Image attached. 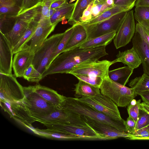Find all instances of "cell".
Segmentation results:
<instances>
[{"instance_id":"6da1fadb","label":"cell","mask_w":149,"mask_h":149,"mask_svg":"<svg viewBox=\"0 0 149 149\" xmlns=\"http://www.w3.org/2000/svg\"><path fill=\"white\" fill-rule=\"evenodd\" d=\"M106 46L82 48L79 47L63 52L58 55L42 75V79L47 76L56 73L69 74L77 65L96 61L108 55Z\"/></svg>"},{"instance_id":"7a4b0ae2","label":"cell","mask_w":149,"mask_h":149,"mask_svg":"<svg viewBox=\"0 0 149 149\" xmlns=\"http://www.w3.org/2000/svg\"><path fill=\"white\" fill-rule=\"evenodd\" d=\"M58 108L107 124L121 131L128 133L125 124V120L123 119L120 120L113 119L98 111L90 104L79 100L75 97L65 96L64 101Z\"/></svg>"},{"instance_id":"3957f363","label":"cell","mask_w":149,"mask_h":149,"mask_svg":"<svg viewBox=\"0 0 149 149\" xmlns=\"http://www.w3.org/2000/svg\"><path fill=\"white\" fill-rule=\"evenodd\" d=\"M100 89L102 94L109 98L120 107L127 106L137 95L133 89L113 81L108 75L104 78Z\"/></svg>"},{"instance_id":"277c9868","label":"cell","mask_w":149,"mask_h":149,"mask_svg":"<svg viewBox=\"0 0 149 149\" xmlns=\"http://www.w3.org/2000/svg\"><path fill=\"white\" fill-rule=\"evenodd\" d=\"M23 89L24 98L22 101L35 120L48 116L58 108L36 93L33 86L23 87Z\"/></svg>"},{"instance_id":"5b68a950","label":"cell","mask_w":149,"mask_h":149,"mask_svg":"<svg viewBox=\"0 0 149 149\" xmlns=\"http://www.w3.org/2000/svg\"><path fill=\"white\" fill-rule=\"evenodd\" d=\"M64 34V32L55 34L47 38L34 54L32 65L42 76L50 65L53 54Z\"/></svg>"},{"instance_id":"8992f818","label":"cell","mask_w":149,"mask_h":149,"mask_svg":"<svg viewBox=\"0 0 149 149\" xmlns=\"http://www.w3.org/2000/svg\"><path fill=\"white\" fill-rule=\"evenodd\" d=\"M41 8V4L39 3L17 16L12 30L4 35L13 48L20 40L30 22L36 18L40 17Z\"/></svg>"},{"instance_id":"52a82bcc","label":"cell","mask_w":149,"mask_h":149,"mask_svg":"<svg viewBox=\"0 0 149 149\" xmlns=\"http://www.w3.org/2000/svg\"><path fill=\"white\" fill-rule=\"evenodd\" d=\"M128 11L117 14L99 22L91 24H81L87 34V40L113 32H117Z\"/></svg>"},{"instance_id":"ba28073f","label":"cell","mask_w":149,"mask_h":149,"mask_svg":"<svg viewBox=\"0 0 149 149\" xmlns=\"http://www.w3.org/2000/svg\"><path fill=\"white\" fill-rule=\"evenodd\" d=\"M24 98L23 87L15 76L0 73V101H21Z\"/></svg>"},{"instance_id":"9c48e42d","label":"cell","mask_w":149,"mask_h":149,"mask_svg":"<svg viewBox=\"0 0 149 149\" xmlns=\"http://www.w3.org/2000/svg\"><path fill=\"white\" fill-rule=\"evenodd\" d=\"M76 98L90 104L98 111L113 119H122L117 105L109 98L101 93L95 97Z\"/></svg>"},{"instance_id":"30bf717a","label":"cell","mask_w":149,"mask_h":149,"mask_svg":"<svg viewBox=\"0 0 149 149\" xmlns=\"http://www.w3.org/2000/svg\"><path fill=\"white\" fill-rule=\"evenodd\" d=\"M84 122L93 129L102 140H112L123 137L129 139L133 135L121 131L114 127L83 115H80Z\"/></svg>"},{"instance_id":"8fae6325","label":"cell","mask_w":149,"mask_h":149,"mask_svg":"<svg viewBox=\"0 0 149 149\" xmlns=\"http://www.w3.org/2000/svg\"><path fill=\"white\" fill-rule=\"evenodd\" d=\"M57 24H52L50 18L40 17L32 36L26 45L32 53L34 54L39 49Z\"/></svg>"},{"instance_id":"7c38bea8","label":"cell","mask_w":149,"mask_h":149,"mask_svg":"<svg viewBox=\"0 0 149 149\" xmlns=\"http://www.w3.org/2000/svg\"><path fill=\"white\" fill-rule=\"evenodd\" d=\"M134 19L133 11H128L113 39L116 49L125 46L133 38L135 31Z\"/></svg>"},{"instance_id":"4fadbf2b","label":"cell","mask_w":149,"mask_h":149,"mask_svg":"<svg viewBox=\"0 0 149 149\" xmlns=\"http://www.w3.org/2000/svg\"><path fill=\"white\" fill-rule=\"evenodd\" d=\"M36 121L43 124L61 123L87 125L80 115L70 111L59 108L45 117L36 119Z\"/></svg>"},{"instance_id":"5bb4252c","label":"cell","mask_w":149,"mask_h":149,"mask_svg":"<svg viewBox=\"0 0 149 149\" xmlns=\"http://www.w3.org/2000/svg\"><path fill=\"white\" fill-rule=\"evenodd\" d=\"M1 107L11 118L27 127H30L36 120L30 115L22 101H0Z\"/></svg>"},{"instance_id":"9a60e30c","label":"cell","mask_w":149,"mask_h":149,"mask_svg":"<svg viewBox=\"0 0 149 149\" xmlns=\"http://www.w3.org/2000/svg\"><path fill=\"white\" fill-rule=\"evenodd\" d=\"M47 129L75 135L83 139L101 140V137L88 125L70 124H45Z\"/></svg>"},{"instance_id":"2e32d148","label":"cell","mask_w":149,"mask_h":149,"mask_svg":"<svg viewBox=\"0 0 149 149\" xmlns=\"http://www.w3.org/2000/svg\"><path fill=\"white\" fill-rule=\"evenodd\" d=\"M113 62L107 60H98L77 65L69 73L72 75L78 74L104 78L108 75L110 66Z\"/></svg>"},{"instance_id":"e0dca14e","label":"cell","mask_w":149,"mask_h":149,"mask_svg":"<svg viewBox=\"0 0 149 149\" xmlns=\"http://www.w3.org/2000/svg\"><path fill=\"white\" fill-rule=\"evenodd\" d=\"M13 47L4 34L0 33V73L11 75Z\"/></svg>"},{"instance_id":"ac0fdd59","label":"cell","mask_w":149,"mask_h":149,"mask_svg":"<svg viewBox=\"0 0 149 149\" xmlns=\"http://www.w3.org/2000/svg\"><path fill=\"white\" fill-rule=\"evenodd\" d=\"M34 55L26 45L15 54L12 67L16 77H23L25 70L32 64Z\"/></svg>"},{"instance_id":"d6986e66","label":"cell","mask_w":149,"mask_h":149,"mask_svg":"<svg viewBox=\"0 0 149 149\" xmlns=\"http://www.w3.org/2000/svg\"><path fill=\"white\" fill-rule=\"evenodd\" d=\"M132 43L140 58L144 73L149 76V45L136 31Z\"/></svg>"},{"instance_id":"ffe728a7","label":"cell","mask_w":149,"mask_h":149,"mask_svg":"<svg viewBox=\"0 0 149 149\" xmlns=\"http://www.w3.org/2000/svg\"><path fill=\"white\" fill-rule=\"evenodd\" d=\"M116 56V58L112 61L113 64L121 62L134 70L138 67L141 64L140 58L133 47L124 51H119Z\"/></svg>"},{"instance_id":"44dd1931","label":"cell","mask_w":149,"mask_h":149,"mask_svg":"<svg viewBox=\"0 0 149 149\" xmlns=\"http://www.w3.org/2000/svg\"><path fill=\"white\" fill-rule=\"evenodd\" d=\"M33 88L36 93L56 107H58L65 100V96L47 87L37 85Z\"/></svg>"},{"instance_id":"7402d4cb","label":"cell","mask_w":149,"mask_h":149,"mask_svg":"<svg viewBox=\"0 0 149 149\" xmlns=\"http://www.w3.org/2000/svg\"><path fill=\"white\" fill-rule=\"evenodd\" d=\"M74 25L72 33L62 52L80 47L87 40V33L84 26L79 23Z\"/></svg>"},{"instance_id":"603a6c76","label":"cell","mask_w":149,"mask_h":149,"mask_svg":"<svg viewBox=\"0 0 149 149\" xmlns=\"http://www.w3.org/2000/svg\"><path fill=\"white\" fill-rule=\"evenodd\" d=\"M78 80V83L75 85L74 89L76 98L95 97L101 94L99 88L81 80Z\"/></svg>"},{"instance_id":"cb8c5ba5","label":"cell","mask_w":149,"mask_h":149,"mask_svg":"<svg viewBox=\"0 0 149 149\" xmlns=\"http://www.w3.org/2000/svg\"><path fill=\"white\" fill-rule=\"evenodd\" d=\"M133 71V69L128 66H124L109 70L108 75L113 81L125 86L128 82Z\"/></svg>"},{"instance_id":"d4e9b609","label":"cell","mask_w":149,"mask_h":149,"mask_svg":"<svg viewBox=\"0 0 149 149\" xmlns=\"http://www.w3.org/2000/svg\"><path fill=\"white\" fill-rule=\"evenodd\" d=\"M133 8L132 7L115 5L88 22L81 24H91L97 23L107 19L117 14L130 11Z\"/></svg>"},{"instance_id":"484cf974","label":"cell","mask_w":149,"mask_h":149,"mask_svg":"<svg viewBox=\"0 0 149 149\" xmlns=\"http://www.w3.org/2000/svg\"><path fill=\"white\" fill-rule=\"evenodd\" d=\"M116 31H113L106 34L86 40L79 47L86 48L106 46L109 44L113 39Z\"/></svg>"},{"instance_id":"4316f807","label":"cell","mask_w":149,"mask_h":149,"mask_svg":"<svg viewBox=\"0 0 149 149\" xmlns=\"http://www.w3.org/2000/svg\"><path fill=\"white\" fill-rule=\"evenodd\" d=\"M74 6L75 3H72L67 2L60 7L56 9L55 12L50 18L51 23L53 24H58L64 17L68 20L69 19Z\"/></svg>"},{"instance_id":"83f0119b","label":"cell","mask_w":149,"mask_h":149,"mask_svg":"<svg viewBox=\"0 0 149 149\" xmlns=\"http://www.w3.org/2000/svg\"><path fill=\"white\" fill-rule=\"evenodd\" d=\"M40 18H36L30 22L20 40L13 48V54L22 49L29 40L33 35Z\"/></svg>"},{"instance_id":"f1b7e54d","label":"cell","mask_w":149,"mask_h":149,"mask_svg":"<svg viewBox=\"0 0 149 149\" xmlns=\"http://www.w3.org/2000/svg\"><path fill=\"white\" fill-rule=\"evenodd\" d=\"M93 0H77L70 18L68 20L69 24L73 25L79 22L84 10Z\"/></svg>"},{"instance_id":"f546056e","label":"cell","mask_w":149,"mask_h":149,"mask_svg":"<svg viewBox=\"0 0 149 149\" xmlns=\"http://www.w3.org/2000/svg\"><path fill=\"white\" fill-rule=\"evenodd\" d=\"M129 86L137 94L149 90V76L144 73L143 74L131 80Z\"/></svg>"},{"instance_id":"4dcf8cb0","label":"cell","mask_w":149,"mask_h":149,"mask_svg":"<svg viewBox=\"0 0 149 149\" xmlns=\"http://www.w3.org/2000/svg\"><path fill=\"white\" fill-rule=\"evenodd\" d=\"M134 16L137 23L149 29V6L136 7Z\"/></svg>"},{"instance_id":"1f68e13d","label":"cell","mask_w":149,"mask_h":149,"mask_svg":"<svg viewBox=\"0 0 149 149\" xmlns=\"http://www.w3.org/2000/svg\"><path fill=\"white\" fill-rule=\"evenodd\" d=\"M39 134L42 136H47V137L51 136L59 139L68 140L83 139L81 137L64 132L52 130L48 129L45 130L36 129Z\"/></svg>"},{"instance_id":"d6a6232c","label":"cell","mask_w":149,"mask_h":149,"mask_svg":"<svg viewBox=\"0 0 149 149\" xmlns=\"http://www.w3.org/2000/svg\"><path fill=\"white\" fill-rule=\"evenodd\" d=\"M17 15H0V32L4 35L12 29L16 20Z\"/></svg>"},{"instance_id":"836d02e7","label":"cell","mask_w":149,"mask_h":149,"mask_svg":"<svg viewBox=\"0 0 149 149\" xmlns=\"http://www.w3.org/2000/svg\"><path fill=\"white\" fill-rule=\"evenodd\" d=\"M20 9V7L13 0L0 2V15L4 14L17 16Z\"/></svg>"},{"instance_id":"e575fe53","label":"cell","mask_w":149,"mask_h":149,"mask_svg":"<svg viewBox=\"0 0 149 149\" xmlns=\"http://www.w3.org/2000/svg\"><path fill=\"white\" fill-rule=\"evenodd\" d=\"M74 26V25H72V26L68 28L64 32L63 38L53 54L51 60V63L58 55L63 52L72 33Z\"/></svg>"},{"instance_id":"d590c367","label":"cell","mask_w":149,"mask_h":149,"mask_svg":"<svg viewBox=\"0 0 149 149\" xmlns=\"http://www.w3.org/2000/svg\"><path fill=\"white\" fill-rule=\"evenodd\" d=\"M23 77L29 81L32 82H38L42 79V76L36 70L32 64L25 70Z\"/></svg>"},{"instance_id":"8d00e7d4","label":"cell","mask_w":149,"mask_h":149,"mask_svg":"<svg viewBox=\"0 0 149 149\" xmlns=\"http://www.w3.org/2000/svg\"><path fill=\"white\" fill-rule=\"evenodd\" d=\"M73 75L80 80L100 88L103 81V78L88 75L74 74Z\"/></svg>"},{"instance_id":"74e56055","label":"cell","mask_w":149,"mask_h":149,"mask_svg":"<svg viewBox=\"0 0 149 149\" xmlns=\"http://www.w3.org/2000/svg\"><path fill=\"white\" fill-rule=\"evenodd\" d=\"M149 125V114L139 109L138 118L136 123V131Z\"/></svg>"},{"instance_id":"f35d334b","label":"cell","mask_w":149,"mask_h":149,"mask_svg":"<svg viewBox=\"0 0 149 149\" xmlns=\"http://www.w3.org/2000/svg\"><path fill=\"white\" fill-rule=\"evenodd\" d=\"M131 140H149V125L136 131L132 134Z\"/></svg>"},{"instance_id":"ab89813d","label":"cell","mask_w":149,"mask_h":149,"mask_svg":"<svg viewBox=\"0 0 149 149\" xmlns=\"http://www.w3.org/2000/svg\"><path fill=\"white\" fill-rule=\"evenodd\" d=\"M141 100L137 101L135 104H129L127 106V111L129 116L132 118L136 123L138 119Z\"/></svg>"},{"instance_id":"60d3db41","label":"cell","mask_w":149,"mask_h":149,"mask_svg":"<svg viewBox=\"0 0 149 149\" xmlns=\"http://www.w3.org/2000/svg\"><path fill=\"white\" fill-rule=\"evenodd\" d=\"M41 2V0H23L20 10L17 16L32 8Z\"/></svg>"},{"instance_id":"b9f144b4","label":"cell","mask_w":149,"mask_h":149,"mask_svg":"<svg viewBox=\"0 0 149 149\" xmlns=\"http://www.w3.org/2000/svg\"><path fill=\"white\" fill-rule=\"evenodd\" d=\"M93 4V1L84 10L80 18L79 22L77 23L81 24L86 23L92 19L91 10Z\"/></svg>"},{"instance_id":"7bdbcfd3","label":"cell","mask_w":149,"mask_h":149,"mask_svg":"<svg viewBox=\"0 0 149 149\" xmlns=\"http://www.w3.org/2000/svg\"><path fill=\"white\" fill-rule=\"evenodd\" d=\"M135 31L149 45V29L137 23Z\"/></svg>"},{"instance_id":"ee69618b","label":"cell","mask_w":149,"mask_h":149,"mask_svg":"<svg viewBox=\"0 0 149 149\" xmlns=\"http://www.w3.org/2000/svg\"><path fill=\"white\" fill-rule=\"evenodd\" d=\"M125 124L128 133L133 134L136 130V123L134 120L129 116L126 120L125 121Z\"/></svg>"},{"instance_id":"f6af8a7d","label":"cell","mask_w":149,"mask_h":149,"mask_svg":"<svg viewBox=\"0 0 149 149\" xmlns=\"http://www.w3.org/2000/svg\"><path fill=\"white\" fill-rule=\"evenodd\" d=\"M115 5L134 7L136 1L134 0H114Z\"/></svg>"},{"instance_id":"bcb514c9","label":"cell","mask_w":149,"mask_h":149,"mask_svg":"<svg viewBox=\"0 0 149 149\" xmlns=\"http://www.w3.org/2000/svg\"><path fill=\"white\" fill-rule=\"evenodd\" d=\"M67 0H52L50 3L49 8L56 9L58 8L66 3Z\"/></svg>"},{"instance_id":"7dc6e473","label":"cell","mask_w":149,"mask_h":149,"mask_svg":"<svg viewBox=\"0 0 149 149\" xmlns=\"http://www.w3.org/2000/svg\"><path fill=\"white\" fill-rule=\"evenodd\" d=\"M103 4L97 5L93 4L91 10L92 19L96 17L99 14L101 8Z\"/></svg>"},{"instance_id":"c3c4849f","label":"cell","mask_w":149,"mask_h":149,"mask_svg":"<svg viewBox=\"0 0 149 149\" xmlns=\"http://www.w3.org/2000/svg\"><path fill=\"white\" fill-rule=\"evenodd\" d=\"M143 102L141 103L139 109L143 110L149 114V102L144 98L141 97Z\"/></svg>"},{"instance_id":"681fc988","label":"cell","mask_w":149,"mask_h":149,"mask_svg":"<svg viewBox=\"0 0 149 149\" xmlns=\"http://www.w3.org/2000/svg\"><path fill=\"white\" fill-rule=\"evenodd\" d=\"M135 7L142 6H149V0H137Z\"/></svg>"},{"instance_id":"f907efd6","label":"cell","mask_w":149,"mask_h":149,"mask_svg":"<svg viewBox=\"0 0 149 149\" xmlns=\"http://www.w3.org/2000/svg\"><path fill=\"white\" fill-rule=\"evenodd\" d=\"M137 95H140L141 97L144 98L149 102V90L141 92Z\"/></svg>"},{"instance_id":"816d5d0a","label":"cell","mask_w":149,"mask_h":149,"mask_svg":"<svg viewBox=\"0 0 149 149\" xmlns=\"http://www.w3.org/2000/svg\"><path fill=\"white\" fill-rule=\"evenodd\" d=\"M112 7H111L108 5L105 1V2L103 4L101 8L99 14Z\"/></svg>"},{"instance_id":"f5cc1de1","label":"cell","mask_w":149,"mask_h":149,"mask_svg":"<svg viewBox=\"0 0 149 149\" xmlns=\"http://www.w3.org/2000/svg\"><path fill=\"white\" fill-rule=\"evenodd\" d=\"M105 2L108 5L111 7H113L115 5L114 0H106Z\"/></svg>"},{"instance_id":"db71d44e","label":"cell","mask_w":149,"mask_h":149,"mask_svg":"<svg viewBox=\"0 0 149 149\" xmlns=\"http://www.w3.org/2000/svg\"><path fill=\"white\" fill-rule=\"evenodd\" d=\"M106 0H93V4L97 5L100 4H103L105 1Z\"/></svg>"},{"instance_id":"11a10c76","label":"cell","mask_w":149,"mask_h":149,"mask_svg":"<svg viewBox=\"0 0 149 149\" xmlns=\"http://www.w3.org/2000/svg\"><path fill=\"white\" fill-rule=\"evenodd\" d=\"M18 6L21 8L23 0H13Z\"/></svg>"},{"instance_id":"9f6ffc18","label":"cell","mask_w":149,"mask_h":149,"mask_svg":"<svg viewBox=\"0 0 149 149\" xmlns=\"http://www.w3.org/2000/svg\"><path fill=\"white\" fill-rule=\"evenodd\" d=\"M62 24H66L68 23V21L65 17H64L62 19Z\"/></svg>"},{"instance_id":"6f0895ef","label":"cell","mask_w":149,"mask_h":149,"mask_svg":"<svg viewBox=\"0 0 149 149\" xmlns=\"http://www.w3.org/2000/svg\"><path fill=\"white\" fill-rule=\"evenodd\" d=\"M8 0H0V2H2L7 1Z\"/></svg>"},{"instance_id":"680465c9","label":"cell","mask_w":149,"mask_h":149,"mask_svg":"<svg viewBox=\"0 0 149 149\" xmlns=\"http://www.w3.org/2000/svg\"><path fill=\"white\" fill-rule=\"evenodd\" d=\"M75 0H70L69 2V3H71L72 2H73V1H74Z\"/></svg>"},{"instance_id":"91938a15","label":"cell","mask_w":149,"mask_h":149,"mask_svg":"<svg viewBox=\"0 0 149 149\" xmlns=\"http://www.w3.org/2000/svg\"><path fill=\"white\" fill-rule=\"evenodd\" d=\"M137 0H134V1H136Z\"/></svg>"},{"instance_id":"94428289","label":"cell","mask_w":149,"mask_h":149,"mask_svg":"<svg viewBox=\"0 0 149 149\" xmlns=\"http://www.w3.org/2000/svg\"><path fill=\"white\" fill-rule=\"evenodd\" d=\"M42 1L43 0H41Z\"/></svg>"}]
</instances>
